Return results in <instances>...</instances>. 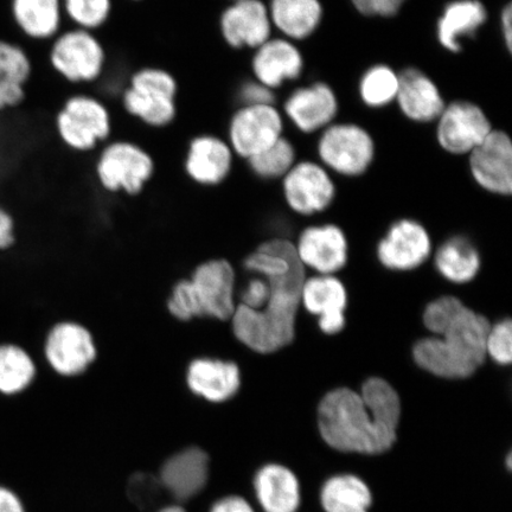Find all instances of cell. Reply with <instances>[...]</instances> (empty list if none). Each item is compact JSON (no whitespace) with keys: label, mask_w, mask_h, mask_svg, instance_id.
I'll return each instance as SVG.
<instances>
[{"label":"cell","mask_w":512,"mask_h":512,"mask_svg":"<svg viewBox=\"0 0 512 512\" xmlns=\"http://www.w3.org/2000/svg\"><path fill=\"white\" fill-rule=\"evenodd\" d=\"M437 121L441 149L456 156L470 155L494 130L482 108L465 100L446 105Z\"/></svg>","instance_id":"cell-12"},{"label":"cell","mask_w":512,"mask_h":512,"mask_svg":"<svg viewBox=\"0 0 512 512\" xmlns=\"http://www.w3.org/2000/svg\"><path fill=\"white\" fill-rule=\"evenodd\" d=\"M230 2H238V0H230Z\"/></svg>","instance_id":"cell-48"},{"label":"cell","mask_w":512,"mask_h":512,"mask_svg":"<svg viewBox=\"0 0 512 512\" xmlns=\"http://www.w3.org/2000/svg\"><path fill=\"white\" fill-rule=\"evenodd\" d=\"M155 172L156 162L151 153L126 139L112 140L102 146L95 164L96 179L111 194H142Z\"/></svg>","instance_id":"cell-8"},{"label":"cell","mask_w":512,"mask_h":512,"mask_svg":"<svg viewBox=\"0 0 512 512\" xmlns=\"http://www.w3.org/2000/svg\"><path fill=\"white\" fill-rule=\"evenodd\" d=\"M246 270L264 278L270 296L260 310L238 304L230 319L238 341L258 354H273L291 344L305 283V267L296 246L284 239L261 243L245 260Z\"/></svg>","instance_id":"cell-1"},{"label":"cell","mask_w":512,"mask_h":512,"mask_svg":"<svg viewBox=\"0 0 512 512\" xmlns=\"http://www.w3.org/2000/svg\"><path fill=\"white\" fill-rule=\"evenodd\" d=\"M219 31L224 43L234 50L259 48L273 37L267 4L262 0L230 2L221 12Z\"/></svg>","instance_id":"cell-14"},{"label":"cell","mask_w":512,"mask_h":512,"mask_svg":"<svg viewBox=\"0 0 512 512\" xmlns=\"http://www.w3.org/2000/svg\"><path fill=\"white\" fill-rule=\"evenodd\" d=\"M16 243V222L8 210L0 206V252L9 251Z\"/></svg>","instance_id":"cell-41"},{"label":"cell","mask_w":512,"mask_h":512,"mask_svg":"<svg viewBox=\"0 0 512 512\" xmlns=\"http://www.w3.org/2000/svg\"><path fill=\"white\" fill-rule=\"evenodd\" d=\"M511 458H512V456H511V454H509L508 459H507V465H508L509 469H511V465H512Z\"/></svg>","instance_id":"cell-46"},{"label":"cell","mask_w":512,"mask_h":512,"mask_svg":"<svg viewBox=\"0 0 512 512\" xmlns=\"http://www.w3.org/2000/svg\"><path fill=\"white\" fill-rule=\"evenodd\" d=\"M348 296L342 281L332 275L305 280L302 304L305 309L318 317L319 329L326 335H336L345 326L344 311Z\"/></svg>","instance_id":"cell-22"},{"label":"cell","mask_w":512,"mask_h":512,"mask_svg":"<svg viewBox=\"0 0 512 512\" xmlns=\"http://www.w3.org/2000/svg\"><path fill=\"white\" fill-rule=\"evenodd\" d=\"M236 275L226 259L202 262L192 272L190 279H183L172 287L166 309L179 322L196 318H211L230 322L236 310Z\"/></svg>","instance_id":"cell-4"},{"label":"cell","mask_w":512,"mask_h":512,"mask_svg":"<svg viewBox=\"0 0 512 512\" xmlns=\"http://www.w3.org/2000/svg\"><path fill=\"white\" fill-rule=\"evenodd\" d=\"M424 323L434 337L414 345L418 366L443 379H466L485 362L489 320L456 297H441L426 307Z\"/></svg>","instance_id":"cell-3"},{"label":"cell","mask_w":512,"mask_h":512,"mask_svg":"<svg viewBox=\"0 0 512 512\" xmlns=\"http://www.w3.org/2000/svg\"><path fill=\"white\" fill-rule=\"evenodd\" d=\"M32 74L34 63L28 51L17 43L0 40V112L23 104Z\"/></svg>","instance_id":"cell-26"},{"label":"cell","mask_w":512,"mask_h":512,"mask_svg":"<svg viewBox=\"0 0 512 512\" xmlns=\"http://www.w3.org/2000/svg\"><path fill=\"white\" fill-rule=\"evenodd\" d=\"M192 394L210 403L233 399L241 387L238 364L219 358L200 357L191 361L185 375Z\"/></svg>","instance_id":"cell-21"},{"label":"cell","mask_w":512,"mask_h":512,"mask_svg":"<svg viewBox=\"0 0 512 512\" xmlns=\"http://www.w3.org/2000/svg\"><path fill=\"white\" fill-rule=\"evenodd\" d=\"M0 512H25L21 499L2 486H0Z\"/></svg>","instance_id":"cell-43"},{"label":"cell","mask_w":512,"mask_h":512,"mask_svg":"<svg viewBox=\"0 0 512 512\" xmlns=\"http://www.w3.org/2000/svg\"><path fill=\"white\" fill-rule=\"evenodd\" d=\"M470 171L480 188L496 195L512 191V143L507 133L492 130L469 155Z\"/></svg>","instance_id":"cell-15"},{"label":"cell","mask_w":512,"mask_h":512,"mask_svg":"<svg viewBox=\"0 0 512 512\" xmlns=\"http://www.w3.org/2000/svg\"><path fill=\"white\" fill-rule=\"evenodd\" d=\"M435 267L451 283L466 284L475 279L480 268V256L469 239L454 236L438 249Z\"/></svg>","instance_id":"cell-31"},{"label":"cell","mask_w":512,"mask_h":512,"mask_svg":"<svg viewBox=\"0 0 512 512\" xmlns=\"http://www.w3.org/2000/svg\"><path fill=\"white\" fill-rule=\"evenodd\" d=\"M176 76L162 67L134 72L121 93V106L130 117L151 128L168 127L178 115Z\"/></svg>","instance_id":"cell-5"},{"label":"cell","mask_w":512,"mask_h":512,"mask_svg":"<svg viewBox=\"0 0 512 512\" xmlns=\"http://www.w3.org/2000/svg\"><path fill=\"white\" fill-rule=\"evenodd\" d=\"M48 68L63 81L88 85L99 81L107 68L104 43L96 32L62 30L47 47Z\"/></svg>","instance_id":"cell-7"},{"label":"cell","mask_w":512,"mask_h":512,"mask_svg":"<svg viewBox=\"0 0 512 512\" xmlns=\"http://www.w3.org/2000/svg\"><path fill=\"white\" fill-rule=\"evenodd\" d=\"M267 8L273 29L292 42L315 34L324 16L320 0H270Z\"/></svg>","instance_id":"cell-27"},{"label":"cell","mask_w":512,"mask_h":512,"mask_svg":"<svg viewBox=\"0 0 512 512\" xmlns=\"http://www.w3.org/2000/svg\"><path fill=\"white\" fill-rule=\"evenodd\" d=\"M486 21L488 11L479 0H454L447 4L437 23L438 41L447 51L459 53L460 40L475 36Z\"/></svg>","instance_id":"cell-28"},{"label":"cell","mask_w":512,"mask_h":512,"mask_svg":"<svg viewBox=\"0 0 512 512\" xmlns=\"http://www.w3.org/2000/svg\"><path fill=\"white\" fill-rule=\"evenodd\" d=\"M255 492L265 512H296L299 483L293 472L281 465H266L255 477Z\"/></svg>","instance_id":"cell-29"},{"label":"cell","mask_w":512,"mask_h":512,"mask_svg":"<svg viewBox=\"0 0 512 512\" xmlns=\"http://www.w3.org/2000/svg\"><path fill=\"white\" fill-rule=\"evenodd\" d=\"M10 14L23 37L42 44L53 41L66 21L61 0H11Z\"/></svg>","instance_id":"cell-25"},{"label":"cell","mask_w":512,"mask_h":512,"mask_svg":"<svg viewBox=\"0 0 512 512\" xmlns=\"http://www.w3.org/2000/svg\"><path fill=\"white\" fill-rule=\"evenodd\" d=\"M351 2L363 16L393 17L399 14L407 0H351Z\"/></svg>","instance_id":"cell-39"},{"label":"cell","mask_w":512,"mask_h":512,"mask_svg":"<svg viewBox=\"0 0 512 512\" xmlns=\"http://www.w3.org/2000/svg\"><path fill=\"white\" fill-rule=\"evenodd\" d=\"M64 18L73 28L96 32L110 22L113 0H61Z\"/></svg>","instance_id":"cell-35"},{"label":"cell","mask_w":512,"mask_h":512,"mask_svg":"<svg viewBox=\"0 0 512 512\" xmlns=\"http://www.w3.org/2000/svg\"><path fill=\"white\" fill-rule=\"evenodd\" d=\"M296 252L304 267L332 275L347 264L348 242L342 229L332 224L310 227L300 235Z\"/></svg>","instance_id":"cell-20"},{"label":"cell","mask_w":512,"mask_h":512,"mask_svg":"<svg viewBox=\"0 0 512 512\" xmlns=\"http://www.w3.org/2000/svg\"><path fill=\"white\" fill-rule=\"evenodd\" d=\"M158 512H185V510L181 507H178V505H170V507H165Z\"/></svg>","instance_id":"cell-45"},{"label":"cell","mask_w":512,"mask_h":512,"mask_svg":"<svg viewBox=\"0 0 512 512\" xmlns=\"http://www.w3.org/2000/svg\"><path fill=\"white\" fill-rule=\"evenodd\" d=\"M501 28L502 34L507 49L511 51L512 48V6L508 4L502 11L501 15Z\"/></svg>","instance_id":"cell-44"},{"label":"cell","mask_w":512,"mask_h":512,"mask_svg":"<svg viewBox=\"0 0 512 512\" xmlns=\"http://www.w3.org/2000/svg\"><path fill=\"white\" fill-rule=\"evenodd\" d=\"M284 137V117L275 105L239 106L229 119L227 142L248 160Z\"/></svg>","instance_id":"cell-11"},{"label":"cell","mask_w":512,"mask_h":512,"mask_svg":"<svg viewBox=\"0 0 512 512\" xmlns=\"http://www.w3.org/2000/svg\"><path fill=\"white\" fill-rule=\"evenodd\" d=\"M320 164L338 175L357 177L367 172L375 158V142L360 125L331 124L320 134L317 145Z\"/></svg>","instance_id":"cell-9"},{"label":"cell","mask_w":512,"mask_h":512,"mask_svg":"<svg viewBox=\"0 0 512 512\" xmlns=\"http://www.w3.org/2000/svg\"><path fill=\"white\" fill-rule=\"evenodd\" d=\"M246 162L256 177L268 181V179L283 178L297 163V152L290 140L281 137Z\"/></svg>","instance_id":"cell-34"},{"label":"cell","mask_w":512,"mask_h":512,"mask_svg":"<svg viewBox=\"0 0 512 512\" xmlns=\"http://www.w3.org/2000/svg\"><path fill=\"white\" fill-rule=\"evenodd\" d=\"M399 86L400 74L386 64H376L363 74L358 89L364 105L382 108L396 100Z\"/></svg>","instance_id":"cell-33"},{"label":"cell","mask_w":512,"mask_h":512,"mask_svg":"<svg viewBox=\"0 0 512 512\" xmlns=\"http://www.w3.org/2000/svg\"><path fill=\"white\" fill-rule=\"evenodd\" d=\"M486 356L499 366H508L512 360V323L504 319L492 326L485 341Z\"/></svg>","instance_id":"cell-37"},{"label":"cell","mask_w":512,"mask_h":512,"mask_svg":"<svg viewBox=\"0 0 512 512\" xmlns=\"http://www.w3.org/2000/svg\"><path fill=\"white\" fill-rule=\"evenodd\" d=\"M337 95L328 83L315 82L298 88L288 96L284 112L300 132L310 134L325 130L338 113Z\"/></svg>","instance_id":"cell-18"},{"label":"cell","mask_w":512,"mask_h":512,"mask_svg":"<svg viewBox=\"0 0 512 512\" xmlns=\"http://www.w3.org/2000/svg\"><path fill=\"white\" fill-rule=\"evenodd\" d=\"M395 101L407 119L422 124L437 121L446 106L437 83L415 68L403 70L400 74Z\"/></svg>","instance_id":"cell-24"},{"label":"cell","mask_w":512,"mask_h":512,"mask_svg":"<svg viewBox=\"0 0 512 512\" xmlns=\"http://www.w3.org/2000/svg\"><path fill=\"white\" fill-rule=\"evenodd\" d=\"M431 248L427 230L420 223L405 219L389 228L377 247V256L389 270L411 271L424 264Z\"/></svg>","instance_id":"cell-17"},{"label":"cell","mask_w":512,"mask_h":512,"mask_svg":"<svg viewBox=\"0 0 512 512\" xmlns=\"http://www.w3.org/2000/svg\"><path fill=\"white\" fill-rule=\"evenodd\" d=\"M252 56L253 79L272 89L287 81L299 79L304 70V57L296 44L284 37H271L256 48Z\"/></svg>","instance_id":"cell-19"},{"label":"cell","mask_w":512,"mask_h":512,"mask_svg":"<svg viewBox=\"0 0 512 512\" xmlns=\"http://www.w3.org/2000/svg\"><path fill=\"white\" fill-rule=\"evenodd\" d=\"M268 296H270V286L267 281L259 275H255L248 281L245 290L241 293L240 305L252 310H260L265 306Z\"/></svg>","instance_id":"cell-40"},{"label":"cell","mask_w":512,"mask_h":512,"mask_svg":"<svg viewBox=\"0 0 512 512\" xmlns=\"http://www.w3.org/2000/svg\"><path fill=\"white\" fill-rule=\"evenodd\" d=\"M400 416L396 390L380 377H371L361 393L338 388L326 394L318 408V426L335 450L380 454L394 445Z\"/></svg>","instance_id":"cell-2"},{"label":"cell","mask_w":512,"mask_h":512,"mask_svg":"<svg viewBox=\"0 0 512 512\" xmlns=\"http://www.w3.org/2000/svg\"><path fill=\"white\" fill-rule=\"evenodd\" d=\"M131 2H143V0H131Z\"/></svg>","instance_id":"cell-47"},{"label":"cell","mask_w":512,"mask_h":512,"mask_svg":"<svg viewBox=\"0 0 512 512\" xmlns=\"http://www.w3.org/2000/svg\"><path fill=\"white\" fill-rule=\"evenodd\" d=\"M235 157L226 138L198 134L190 140L185 153V174L201 187H217L232 174Z\"/></svg>","instance_id":"cell-16"},{"label":"cell","mask_w":512,"mask_h":512,"mask_svg":"<svg viewBox=\"0 0 512 512\" xmlns=\"http://www.w3.org/2000/svg\"><path fill=\"white\" fill-rule=\"evenodd\" d=\"M285 200L300 215L322 213L335 200L336 187L322 164L304 160L283 177Z\"/></svg>","instance_id":"cell-13"},{"label":"cell","mask_w":512,"mask_h":512,"mask_svg":"<svg viewBox=\"0 0 512 512\" xmlns=\"http://www.w3.org/2000/svg\"><path fill=\"white\" fill-rule=\"evenodd\" d=\"M53 126L64 147L88 153L110 142L113 119L110 108L98 96L79 93L62 102Z\"/></svg>","instance_id":"cell-6"},{"label":"cell","mask_w":512,"mask_h":512,"mask_svg":"<svg viewBox=\"0 0 512 512\" xmlns=\"http://www.w3.org/2000/svg\"><path fill=\"white\" fill-rule=\"evenodd\" d=\"M371 501L373 498L367 484L351 475L329 479L322 490L326 512H368Z\"/></svg>","instance_id":"cell-32"},{"label":"cell","mask_w":512,"mask_h":512,"mask_svg":"<svg viewBox=\"0 0 512 512\" xmlns=\"http://www.w3.org/2000/svg\"><path fill=\"white\" fill-rule=\"evenodd\" d=\"M210 512H254L251 505L240 497H226L220 499L211 508Z\"/></svg>","instance_id":"cell-42"},{"label":"cell","mask_w":512,"mask_h":512,"mask_svg":"<svg viewBox=\"0 0 512 512\" xmlns=\"http://www.w3.org/2000/svg\"><path fill=\"white\" fill-rule=\"evenodd\" d=\"M38 374L35 358L16 343L0 344V395L16 398L34 384Z\"/></svg>","instance_id":"cell-30"},{"label":"cell","mask_w":512,"mask_h":512,"mask_svg":"<svg viewBox=\"0 0 512 512\" xmlns=\"http://www.w3.org/2000/svg\"><path fill=\"white\" fill-rule=\"evenodd\" d=\"M236 98L239 106L275 105L274 91L253 78L241 83Z\"/></svg>","instance_id":"cell-38"},{"label":"cell","mask_w":512,"mask_h":512,"mask_svg":"<svg viewBox=\"0 0 512 512\" xmlns=\"http://www.w3.org/2000/svg\"><path fill=\"white\" fill-rule=\"evenodd\" d=\"M209 457L198 447H189L171 456L160 471L163 488L178 501L197 496L207 485Z\"/></svg>","instance_id":"cell-23"},{"label":"cell","mask_w":512,"mask_h":512,"mask_svg":"<svg viewBox=\"0 0 512 512\" xmlns=\"http://www.w3.org/2000/svg\"><path fill=\"white\" fill-rule=\"evenodd\" d=\"M98 357L95 339L85 325L75 322H57L43 339L42 358L56 375H82Z\"/></svg>","instance_id":"cell-10"},{"label":"cell","mask_w":512,"mask_h":512,"mask_svg":"<svg viewBox=\"0 0 512 512\" xmlns=\"http://www.w3.org/2000/svg\"><path fill=\"white\" fill-rule=\"evenodd\" d=\"M164 492L160 479L149 473H137L127 486V494L131 501L144 510L155 508Z\"/></svg>","instance_id":"cell-36"}]
</instances>
